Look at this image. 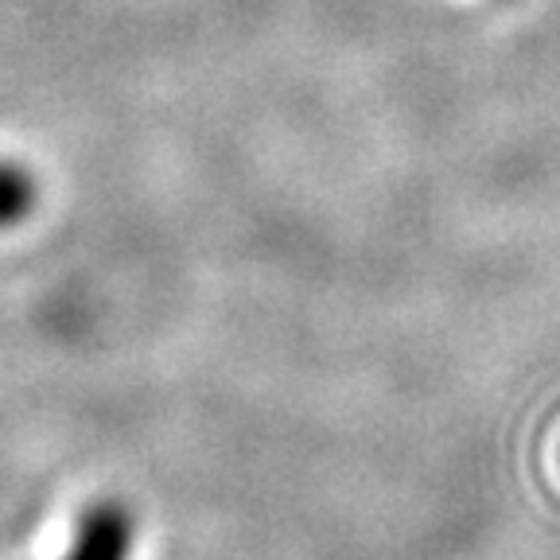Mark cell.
<instances>
[{
  "label": "cell",
  "instance_id": "1",
  "mask_svg": "<svg viewBox=\"0 0 560 560\" xmlns=\"http://www.w3.org/2000/svg\"><path fill=\"white\" fill-rule=\"evenodd\" d=\"M137 552V514L125 502H90L74 522V537L62 560H132Z\"/></svg>",
  "mask_w": 560,
  "mask_h": 560
},
{
  "label": "cell",
  "instance_id": "2",
  "mask_svg": "<svg viewBox=\"0 0 560 560\" xmlns=\"http://www.w3.org/2000/svg\"><path fill=\"white\" fill-rule=\"evenodd\" d=\"M39 202V184L27 167L0 160V230H12L27 219Z\"/></svg>",
  "mask_w": 560,
  "mask_h": 560
}]
</instances>
